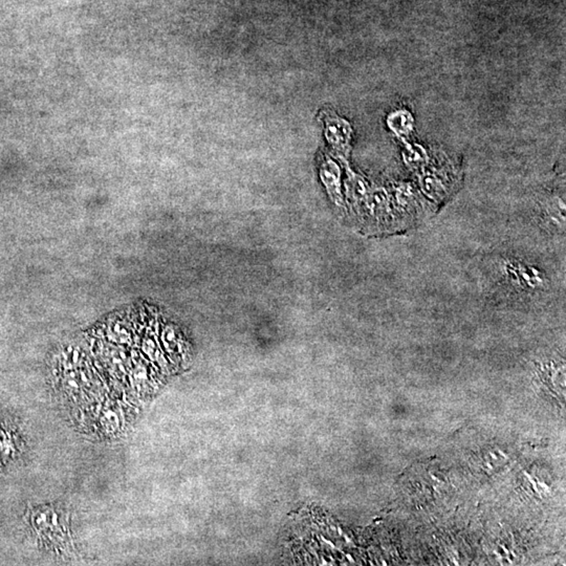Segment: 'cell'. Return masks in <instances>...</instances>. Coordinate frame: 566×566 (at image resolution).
Here are the masks:
<instances>
[{"instance_id": "cell-1", "label": "cell", "mask_w": 566, "mask_h": 566, "mask_svg": "<svg viewBox=\"0 0 566 566\" xmlns=\"http://www.w3.org/2000/svg\"><path fill=\"white\" fill-rule=\"evenodd\" d=\"M502 268L504 281L508 288L518 290V293H536L545 290L546 279L540 270L526 261H508Z\"/></svg>"}, {"instance_id": "cell-2", "label": "cell", "mask_w": 566, "mask_h": 566, "mask_svg": "<svg viewBox=\"0 0 566 566\" xmlns=\"http://www.w3.org/2000/svg\"><path fill=\"white\" fill-rule=\"evenodd\" d=\"M420 188L427 197L435 202L444 200L452 193L455 186L450 169H424L420 175Z\"/></svg>"}, {"instance_id": "cell-3", "label": "cell", "mask_w": 566, "mask_h": 566, "mask_svg": "<svg viewBox=\"0 0 566 566\" xmlns=\"http://www.w3.org/2000/svg\"><path fill=\"white\" fill-rule=\"evenodd\" d=\"M32 524L37 534L43 538L54 541H62V539H65L66 533L65 519H61L56 511L48 506L35 511L32 515Z\"/></svg>"}, {"instance_id": "cell-4", "label": "cell", "mask_w": 566, "mask_h": 566, "mask_svg": "<svg viewBox=\"0 0 566 566\" xmlns=\"http://www.w3.org/2000/svg\"><path fill=\"white\" fill-rule=\"evenodd\" d=\"M320 176L332 202L337 207H340V208L343 207L341 170L338 164L330 158H327L321 167Z\"/></svg>"}, {"instance_id": "cell-5", "label": "cell", "mask_w": 566, "mask_h": 566, "mask_svg": "<svg viewBox=\"0 0 566 566\" xmlns=\"http://www.w3.org/2000/svg\"><path fill=\"white\" fill-rule=\"evenodd\" d=\"M394 210L401 215L403 222L410 220L418 212V197L413 186L409 184L398 185L394 189Z\"/></svg>"}, {"instance_id": "cell-6", "label": "cell", "mask_w": 566, "mask_h": 566, "mask_svg": "<svg viewBox=\"0 0 566 566\" xmlns=\"http://www.w3.org/2000/svg\"><path fill=\"white\" fill-rule=\"evenodd\" d=\"M403 160L410 170L423 171L428 166V153L420 145L407 144L403 151Z\"/></svg>"}, {"instance_id": "cell-7", "label": "cell", "mask_w": 566, "mask_h": 566, "mask_svg": "<svg viewBox=\"0 0 566 566\" xmlns=\"http://www.w3.org/2000/svg\"><path fill=\"white\" fill-rule=\"evenodd\" d=\"M388 126L396 136L406 138L413 131V118L410 112L405 109L392 112L388 118Z\"/></svg>"}, {"instance_id": "cell-8", "label": "cell", "mask_w": 566, "mask_h": 566, "mask_svg": "<svg viewBox=\"0 0 566 566\" xmlns=\"http://www.w3.org/2000/svg\"><path fill=\"white\" fill-rule=\"evenodd\" d=\"M339 122L340 123H337V124L334 123L330 127L327 136L328 140L334 146H336L340 151H344V148H347V144H349V132L347 131L349 129H345V123H343V121H339Z\"/></svg>"}]
</instances>
